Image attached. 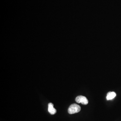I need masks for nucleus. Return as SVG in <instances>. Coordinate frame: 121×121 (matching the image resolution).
Listing matches in <instances>:
<instances>
[{"mask_svg":"<svg viewBox=\"0 0 121 121\" xmlns=\"http://www.w3.org/2000/svg\"><path fill=\"white\" fill-rule=\"evenodd\" d=\"M81 110L80 106L76 104H72L70 105L68 109V112L69 114H72L78 112Z\"/></svg>","mask_w":121,"mask_h":121,"instance_id":"obj_1","label":"nucleus"},{"mask_svg":"<svg viewBox=\"0 0 121 121\" xmlns=\"http://www.w3.org/2000/svg\"><path fill=\"white\" fill-rule=\"evenodd\" d=\"M75 101L78 103H81L84 105H86L88 103V99L85 96L82 95L78 96L75 99Z\"/></svg>","mask_w":121,"mask_h":121,"instance_id":"obj_2","label":"nucleus"},{"mask_svg":"<svg viewBox=\"0 0 121 121\" xmlns=\"http://www.w3.org/2000/svg\"><path fill=\"white\" fill-rule=\"evenodd\" d=\"M48 111L51 114L54 115L56 112V110L53 107V104L49 103L48 104Z\"/></svg>","mask_w":121,"mask_h":121,"instance_id":"obj_3","label":"nucleus"},{"mask_svg":"<svg viewBox=\"0 0 121 121\" xmlns=\"http://www.w3.org/2000/svg\"><path fill=\"white\" fill-rule=\"evenodd\" d=\"M116 96V94L115 92L112 91V92H109L108 93L107 96H106V99L107 100H111L113 99Z\"/></svg>","mask_w":121,"mask_h":121,"instance_id":"obj_4","label":"nucleus"}]
</instances>
